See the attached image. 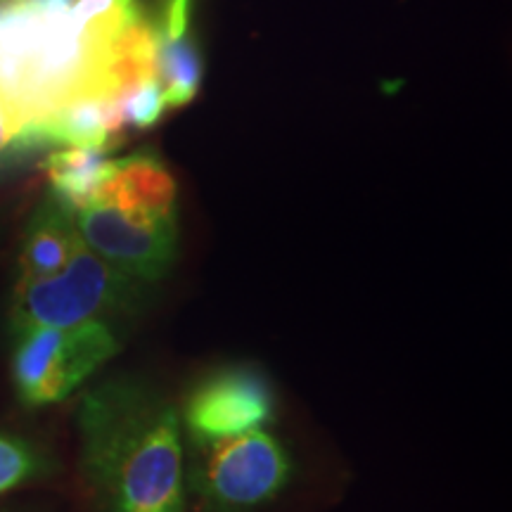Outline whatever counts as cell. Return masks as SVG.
<instances>
[{"mask_svg":"<svg viewBox=\"0 0 512 512\" xmlns=\"http://www.w3.org/2000/svg\"><path fill=\"white\" fill-rule=\"evenodd\" d=\"M147 79H157L155 29L138 0H0V95L29 150L67 105Z\"/></svg>","mask_w":512,"mask_h":512,"instance_id":"cell-1","label":"cell"},{"mask_svg":"<svg viewBox=\"0 0 512 512\" xmlns=\"http://www.w3.org/2000/svg\"><path fill=\"white\" fill-rule=\"evenodd\" d=\"M81 463L105 512H183L181 418L157 389L107 380L79 406Z\"/></svg>","mask_w":512,"mask_h":512,"instance_id":"cell-2","label":"cell"},{"mask_svg":"<svg viewBox=\"0 0 512 512\" xmlns=\"http://www.w3.org/2000/svg\"><path fill=\"white\" fill-rule=\"evenodd\" d=\"M138 285L81 245L60 273L17 283L10 330L19 337L34 328H67L86 320H105L128 309Z\"/></svg>","mask_w":512,"mask_h":512,"instance_id":"cell-3","label":"cell"},{"mask_svg":"<svg viewBox=\"0 0 512 512\" xmlns=\"http://www.w3.org/2000/svg\"><path fill=\"white\" fill-rule=\"evenodd\" d=\"M15 339L12 384L19 401L34 408L72 396L121 349L117 328L105 320H86L67 328H34Z\"/></svg>","mask_w":512,"mask_h":512,"instance_id":"cell-4","label":"cell"},{"mask_svg":"<svg viewBox=\"0 0 512 512\" xmlns=\"http://www.w3.org/2000/svg\"><path fill=\"white\" fill-rule=\"evenodd\" d=\"M195 448L192 489L209 512L254 510L273 501L290 482V456L285 446L264 430Z\"/></svg>","mask_w":512,"mask_h":512,"instance_id":"cell-5","label":"cell"},{"mask_svg":"<svg viewBox=\"0 0 512 512\" xmlns=\"http://www.w3.org/2000/svg\"><path fill=\"white\" fill-rule=\"evenodd\" d=\"M83 245L136 285L157 283L171 271L178 252L176 216L133 214L95 200L76 211Z\"/></svg>","mask_w":512,"mask_h":512,"instance_id":"cell-6","label":"cell"},{"mask_svg":"<svg viewBox=\"0 0 512 512\" xmlns=\"http://www.w3.org/2000/svg\"><path fill=\"white\" fill-rule=\"evenodd\" d=\"M275 394L268 377L252 366H230L197 384L183 408L192 444H209L261 430L273 420Z\"/></svg>","mask_w":512,"mask_h":512,"instance_id":"cell-7","label":"cell"},{"mask_svg":"<svg viewBox=\"0 0 512 512\" xmlns=\"http://www.w3.org/2000/svg\"><path fill=\"white\" fill-rule=\"evenodd\" d=\"M192 0H162L155 29V74L169 110L195 100L202 86V55L190 29Z\"/></svg>","mask_w":512,"mask_h":512,"instance_id":"cell-8","label":"cell"},{"mask_svg":"<svg viewBox=\"0 0 512 512\" xmlns=\"http://www.w3.org/2000/svg\"><path fill=\"white\" fill-rule=\"evenodd\" d=\"M83 245L76 214L50 195L31 216L22 249H19V280H41L60 273Z\"/></svg>","mask_w":512,"mask_h":512,"instance_id":"cell-9","label":"cell"},{"mask_svg":"<svg viewBox=\"0 0 512 512\" xmlns=\"http://www.w3.org/2000/svg\"><path fill=\"white\" fill-rule=\"evenodd\" d=\"M95 200L147 216H176L174 176L155 155H131L114 159Z\"/></svg>","mask_w":512,"mask_h":512,"instance_id":"cell-10","label":"cell"},{"mask_svg":"<svg viewBox=\"0 0 512 512\" xmlns=\"http://www.w3.org/2000/svg\"><path fill=\"white\" fill-rule=\"evenodd\" d=\"M110 152L91 145H67L53 152L46 162L53 197L74 214L93 204L114 166Z\"/></svg>","mask_w":512,"mask_h":512,"instance_id":"cell-11","label":"cell"},{"mask_svg":"<svg viewBox=\"0 0 512 512\" xmlns=\"http://www.w3.org/2000/svg\"><path fill=\"white\" fill-rule=\"evenodd\" d=\"M46 470V458L29 441L0 434V494L31 482Z\"/></svg>","mask_w":512,"mask_h":512,"instance_id":"cell-12","label":"cell"},{"mask_svg":"<svg viewBox=\"0 0 512 512\" xmlns=\"http://www.w3.org/2000/svg\"><path fill=\"white\" fill-rule=\"evenodd\" d=\"M117 105L124 126L138 128V131L155 126L164 117V112L169 110L162 86H159L157 79L140 81L136 86L126 88L117 98Z\"/></svg>","mask_w":512,"mask_h":512,"instance_id":"cell-13","label":"cell"},{"mask_svg":"<svg viewBox=\"0 0 512 512\" xmlns=\"http://www.w3.org/2000/svg\"><path fill=\"white\" fill-rule=\"evenodd\" d=\"M27 128L8 105V100L0 95V166L8 162L15 152H27Z\"/></svg>","mask_w":512,"mask_h":512,"instance_id":"cell-14","label":"cell"}]
</instances>
